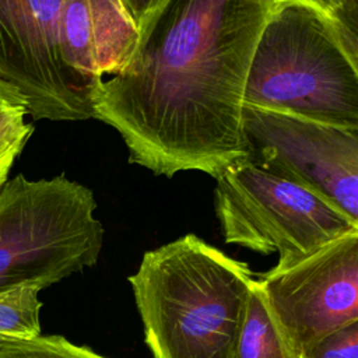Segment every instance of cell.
Masks as SVG:
<instances>
[{
    "mask_svg": "<svg viewBox=\"0 0 358 358\" xmlns=\"http://www.w3.org/2000/svg\"><path fill=\"white\" fill-rule=\"evenodd\" d=\"M243 159L358 222V130L245 105Z\"/></svg>",
    "mask_w": 358,
    "mask_h": 358,
    "instance_id": "8992f818",
    "label": "cell"
},
{
    "mask_svg": "<svg viewBox=\"0 0 358 358\" xmlns=\"http://www.w3.org/2000/svg\"><path fill=\"white\" fill-rule=\"evenodd\" d=\"M64 0H0V91L34 119L94 117L99 81L70 70L59 55L57 22Z\"/></svg>",
    "mask_w": 358,
    "mask_h": 358,
    "instance_id": "52a82bcc",
    "label": "cell"
},
{
    "mask_svg": "<svg viewBox=\"0 0 358 358\" xmlns=\"http://www.w3.org/2000/svg\"><path fill=\"white\" fill-rule=\"evenodd\" d=\"M303 3H308L310 6H315L316 8L322 10L324 14L333 17L338 8H341L348 0H301Z\"/></svg>",
    "mask_w": 358,
    "mask_h": 358,
    "instance_id": "e0dca14e",
    "label": "cell"
},
{
    "mask_svg": "<svg viewBox=\"0 0 358 358\" xmlns=\"http://www.w3.org/2000/svg\"><path fill=\"white\" fill-rule=\"evenodd\" d=\"M256 287L278 334L302 357L320 337L358 320V231L273 267Z\"/></svg>",
    "mask_w": 358,
    "mask_h": 358,
    "instance_id": "ba28073f",
    "label": "cell"
},
{
    "mask_svg": "<svg viewBox=\"0 0 358 358\" xmlns=\"http://www.w3.org/2000/svg\"><path fill=\"white\" fill-rule=\"evenodd\" d=\"M302 358H358V320L312 343L303 351Z\"/></svg>",
    "mask_w": 358,
    "mask_h": 358,
    "instance_id": "4fadbf2b",
    "label": "cell"
},
{
    "mask_svg": "<svg viewBox=\"0 0 358 358\" xmlns=\"http://www.w3.org/2000/svg\"><path fill=\"white\" fill-rule=\"evenodd\" d=\"M91 189L67 179L17 175L0 190V291L43 289L96 264L103 227Z\"/></svg>",
    "mask_w": 358,
    "mask_h": 358,
    "instance_id": "277c9868",
    "label": "cell"
},
{
    "mask_svg": "<svg viewBox=\"0 0 358 358\" xmlns=\"http://www.w3.org/2000/svg\"><path fill=\"white\" fill-rule=\"evenodd\" d=\"M357 49L301 0H277L255 45L243 103L358 130Z\"/></svg>",
    "mask_w": 358,
    "mask_h": 358,
    "instance_id": "3957f363",
    "label": "cell"
},
{
    "mask_svg": "<svg viewBox=\"0 0 358 358\" xmlns=\"http://www.w3.org/2000/svg\"><path fill=\"white\" fill-rule=\"evenodd\" d=\"M39 291L32 285L0 291V337L32 338L41 334Z\"/></svg>",
    "mask_w": 358,
    "mask_h": 358,
    "instance_id": "8fae6325",
    "label": "cell"
},
{
    "mask_svg": "<svg viewBox=\"0 0 358 358\" xmlns=\"http://www.w3.org/2000/svg\"><path fill=\"white\" fill-rule=\"evenodd\" d=\"M277 0H164L129 63L94 92V117L154 175L215 176L243 159L241 117L255 45Z\"/></svg>",
    "mask_w": 358,
    "mask_h": 358,
    "instance_id": "6da1fadb",
    "label": "cell"
},
{
    "mask_svg": "<svg viewBox=\"0 0 358 358\" xmlns=\"http://www.w3.org/2000/svg\"><path fill=\"white\" fill-rule=\"evenodd\" d=\"M138 28L122 0H64L57 22L63 63L80 76L101 80L130 60Z\"/></svg>",
    "mask_w": 358,
    "mask_h": 358,
    "instance_id": "9c48e42d",
    "label": "cell"
},
{
    "mask_svg": "<svg viewBox=\"0 0 358 358\" xmlns=\"http://www.w3.org/2000/svg\"><path fill=\"white\" fill-rule=\"evenodd\" d=\"M214 179V207L224 241L262 255L277 253L274 267L291 266L358 231V222L309 190L245 159L225 166Z\"/></svg>",
    "mask_w": 358,
    "mask_h": 358,
    "instance_id": "5b68a950",
    "label": "cell"
},
{
    "mask_svg": "<svg viewBox=\"0 0 358 358\" xmlns=\"http://www.w3.org/2000/svg\"><path fill=\"white\" fill-rule=\"evenodd\" d=\"M164 0H122L124 8L133 18L137 28H140L148 15L162 3Z\"/></svg>",
    "mask_w": 358,
    "mask_h": 358,
    "instance_id": "2e32d148",
    "label": "cell"
},
{
    "mask_svg": "<svg viewBox=\"0 0 358 358\" xmlns=\"http://www.w3.org/2000/svg\"><path fill=\"white\" fill-rule=\"evenodd\" d=\"M18 155L20 154H17V152H11V154H7V155L0 158V187L6 183L8 172H10L11 166H13V162H14V159Z\"/></svg>",
    "mask_w": 358,
    "mask_h": 358,
    "instance_id": "ac0fdd59",
    "label": "cell"
},
{
    "mask_svg": "<svg viewBox=\"0 0 358 358\" xmlns=\"http://www.w3.org/2000/svg\"><path fill=\"white\" fill-rule=\"evenodd\" d=\"M154 358H234L246 315L249 264L194 234L143 255L129 275Z\"/></svg>",
    "mask_w": 358,
    "mask_h": 358,
    "instance_id": "7a4b0ae2",
    "label": "cell"
},
{
    "mask_svg": "<svg viewBox=\"0 0 358 358\" xmlns=\"http://www.w3.org/2000/svg\"><path fill=\"white\" fill-rule=\"evenodd\" d=\"M32 131H34V126L31 123H24L22 126L14 130L0 134V158L11 152L20 154L24 145L27 144L28 138L31 137Z\"/></svg>",
    "mask_w": 358,
    "mask_h": 358,
    "instance_id": "9a60e30c",
    "label": "cell"
},
{
    "mask_svg": "<svg viewBox=\"0 0 358 358\" xmlns=\"http://www.w3.org/2000/svg\"><path fill=\"white\" fill-rule=\"evenodd\" d=\"M0 358H106L59 334L32 338L0 337Z\"/></svg>",
    "mask_w": 358,
    "mask_h": 358,
    "instance_id": "7c38bea8",
    "label": "cell"
},
{
    "mask_svg": "<svg viewBox=\"0 0 358 358\" xmlns=\"http://www.w3.org/2000/svg\"><path fill=\"white\" fill-rule=\"evenodd\" d=\"M25 115H28L27 109L21 103L14 102L0 91V134L22 126Z\"/></svg>",
    "mask_w": 358,
    "mask_h": 358,
    "instance_id": "5bb4252c",
    "label": "cell"
},
{
    "mask_svg": "<svg viewBox=\"0 0 358 358\" xmlns=\"http://www.w3.org/2000/svg\"><path fill=\"white\" fill-rule=\"evenodd\" d=\"M234 358H302L287 345L274 327L256 287V278L250 284L246 315Z\"/></svg>",
    "mask_w": 358,
    "mask_h": 358,
    "instance_id": "30bf717a",
    "label": "cell"
}]
</instances>
